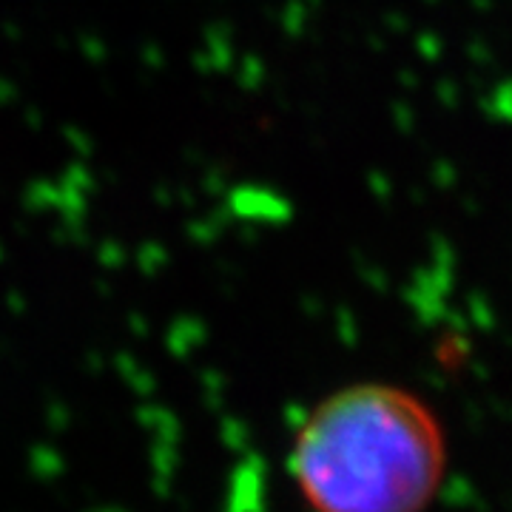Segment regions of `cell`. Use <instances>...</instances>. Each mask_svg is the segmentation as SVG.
I'll list each match as a JSON object with an SVG mask.
<instances>
[{"mask_svg":"<svg viewBox=\"0 0 512 512\" xmlns=\"http://www.w3.org/2000/svg\"><path fill=\"white\" fill-rule=\"evenodd\" d=\"M433 407L399 384L333 390L302 419L288 464L313 512H424L447 476Z\"/></svg>","mask_w":512,"mask_h":512,"instance_id":"6da1fadb","label":"cell"}]
</instances>
